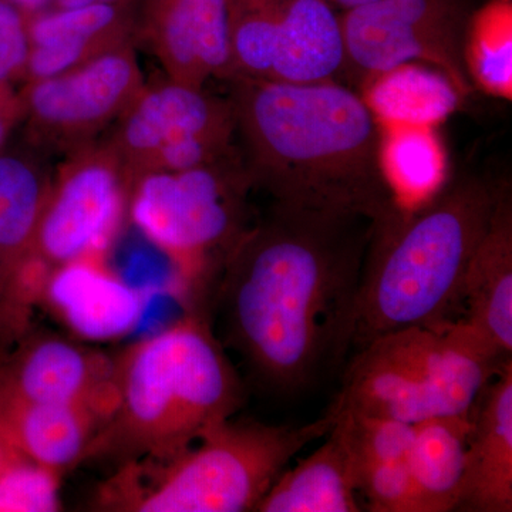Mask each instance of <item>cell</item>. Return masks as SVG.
Wrapping results in <instances>:
<instances>
[{
    "instance_id": "cell-1",
    "label": "cell",
    "mask_w": 512,
    "mask_h": 512,
    "mask_svg": "<svg viewBox=\"0 0 512 512\" xmlns=\"http://www.w3.org/2000/svg\"><path fill=\"white\" fill-rule=\"evenodd\" d=\"M373 225L272 201L229 251L211 295L214 332L266 389L301 392L345 362Z\"/></svg>"
},
{
    "instance_id": "cell-2",
    "label": "cell",
    "mask_w": 512,
    "mask_h": 512,
    "mask_svg": "<svg viewBox=\"0 0 512 512\" xmlns=\"http://www.w3.org/2000/svg\"><path fill=\"white\" fill-rule=\"evenodd\" d=\"M231 83L237 147L255 191L375 222L399 207L383 173V131L363 97L335 80Z\"/></svg>"
},
{
    "instance_id": "cell-3",
    "label": "cell",
    "mask_w": 512,
    "mask_h": 512,
    "mask_svg": "<svg viewBox=\"0 0 512 512\" xmlns=\"http://www.w3.org/2000/svg\"><path fill=\"white\" fill-rule=\"evenodd\" d=\"M501 187L464 175L375 222L353 305L349 353L387 333L456 320L468 265Z\"/></svg>"
},
{
    "instance_id": "cell-4",
    "label": "cell",
    "mask_w": 512,
    "mask_h": 512,
    "mask_svg": "<svg viewBox=\"0 0 512 512\" xmlns=\"http://www.w3.org/2000/svg\"><path fill=\"white\" fill-rule=\"evenodd\" d=\"M242 403L244 386L210 316L187 311L116 356V399L84 463L168 460Z\"/></svg>"
},
{
    "instance_id": "cell-5",
    "label": "cell",
    "mask_w": 512,
    "mask_h": 512,
    "mask_svg": "<svg viewBox=\"0 0 512 512\" xmlns=\"http://www.w3.org/2000/svg\"><path fill=\"white\" fill-rule=\"evenodd\" d=\"M335 421L330 409L302 426L228 419L168 460L114 468L94 491L93 510L256 511L292 458L313 441L325 439Z\"/></svg>"
},
{
    "instance_id": "cell-6",
    "label": "cell",
    "mask_w": 512,
    "mask_h": 512,
    "mask_svg": "<svg viewBox=\"0 0 512 512\" xmlns=\"http://www.w3.org/2000/svg\"><path fill=\"white\" fill-rule=\"evenodd\" d=\"M508 359L463 318L397 330L353 353L329 409L409 424L468 414Z\"/></svg>"
},
{
    "instance_id": "cell-7",
    "label": "cell",
    "mask_w": 512,
    "mask_h": 512,
    "mask_svg": "<svg viewBox=\"0 0 512 512\" xmlns=\"http://www.w3.org/2000/svg\"><path fill=\"white\" fill-rule=\"evenodd\" d=\"M255 191L239 151L184 171L138 175L131 221L170 259L187 311L208 313L222 264L254 222Z\"/></svg>"
},
{
    "instance_id": "cell-8",
    "label": "cell",
    "mask_w": 512,
    "mask_h": 512,
    "mask_svg": "<svg viewBox=\"0 0 512 512\" xmlns=\"http://www.w3.org/2000/svg\"><path fill=\"white\" fill-rule=\"evenodd\" d=\"M107 143L130 185L138 175L201 167L237 153L234 107L229 97L167 77L143 87Z\"/></svg>"
},
{
    "instance_id": "cell-9",
    "label": "cell",
    "mask_w": 512,
    "mask_h": 512,
    "mask_svg": "<svg viewBox=\"0 0 512 512\" xmlns=\"http://www.w3.org/2000/svg\"><path fill=\"white\" fill-rule=\"evenodd\" d=\"M69 157L50 181L33 239V276L45 292L57 272L106 249L128 211L130 181L109 143Z\"/></svg>"
},
{
    "instance_id": "cell-10",
    "label": "cell",
    "mask_w": 512,
    "mask_h": 512,
    "mask_svg": "<svg viewBox=\"0 0 512 512\" xmlns=\"http://www.w3.org/2000/svg\"><path fill=\"white\" fill-rule=\"evenodd\" d=\"M466 0H375L339 15L345 69L370 80L406 64L439 70L460 96L471 92L464 43Z\"/></svg>"
},
{
    "instance_id": "cell-11",
    "label": "cell",
    "mask_w": 512,
    "mask_h": 512,
    "mask_svg": "<svg viewBox=\"0 0 512 512\" xmlns=\"http://www.w3.org/2000/svg\"><path fill=\"white\" fill-rule=\"evenodd\" d=\"M229 9L234 77L320 83L345 69L339 15L323 0H229Z\"/></svg>"
},
{
    "instance_id": "cell-12",
    "label": "cell",
    "mask_w": 512,
    "mask_h": 512,
    "mask_svg": "<svg viewBox=\"0 0 512 512\" xmlns=\"http://www.w3.org/2000/svg\"><path fill=\"white\" fill-rule=\"evenodd\" d=\"M146 86L130 43L20 90L23 119L36 146L76 153L116 124Z\"/></svg>"
},
{
    "instance_id": "cell-13",
    "label": "cell",
    "mask_w": 512,
    "mask_h": 512,
    "mask_svg": "<svg viewBox=\"0 0 512 512\" xmlns=\"http://www.w3.org/2000/svg\"><path fill=\"white\" fill-rule=\"evenodd\" d=\"M0 394L90 407L106 421L116 399V356L62 336L28 332L0 356Z\"/></svg>"
},
{
    "instance_id": "cell-14",
    "label": "cell",
    "mask_w": 512,
    "mask_h": 512,
    "mask_svg": "<svg viewBox=\"0 0 512 512\" xmlns=\"http://www.w3.org/2000/svg\"><path fill=\"white\" fill-rule=\"evenodd\" d=\"M52 177L32 154H0V356L29 332L37 220Z\"/></svg>"
},
{
    "instance_id": "cell-15",
    "label": "cell",
    "mask_w": 512,
    "mask_h": 512,
    "mask_svg": "<svg viewBox=\"0 0 512 512\" xmlns=\"http://www.w3.org/2000/svg\"><path fill=\"white\" fill-rule=\"evenodd\" d=\"M147 39L168 79L198 89L234 79L229 0H158Z\"/></svg>"
},
{
    "instance_id": "cell-16",
    "label": "cell",
    "mask_w": 512,
    "mask_h": 512,
    "mask_svg": "<svg viewBox=\"0 0 512 512\" xmlns=\"http://www.w3.org/2000/svg\"><path fill=\"white\" fill-rule=\"evenodd\" d=\"M466 468L456 511H512V360L471 407Z\"/></svg>"
},
{
    "instance_id": "cell-17",
    "label": "cell",
    "mask_w": 512,
    "mask_h": 512,
    "mask_svg": "<svg viewBox=\"0 0 512 512\" xmlns=\"http://www.w3.org/2000/svg\"><path fill=\"white\" fill-rule=\"evenodd\" d=\"M103 423L90 407L22 402L0 394V439L60 477L84 464Z\"/></svg>"
},
{
    "instance_id": "cell-18",
    "label": "cell",
    "mask_w": 512,
    "mask_h": 512,
    "mask_svg": "<svg viewBox=\"0 0 512 512\" xmlns=\"http://www.w3.org/2000/svg\"><path fill=\"white\" fill-rule=\"evenodd\" d=\"M464 320L501 355L512 353V202L501 187L487 232L464 279Z\"/></svg>"
},
{
    "instance_id": "cell-19",
    "label": "cell",
    "mask_w": 512,
    "mask_h": 512,
    "mask_svg": "<svg viewBox=\"0 0 512 512\" xmlns=\"http://www.w3.org/2000/svg\"><path fill=\"white\" fill-rule=\"evenodd\" d=\"M25 80L49 79L128 43L119 9L93 3L35 16L28 22Z\"/></svg>"
},
{
    "instance_id": "cell-20",
    "label": "cell",
    "mask_w": 512,
    "mask_h": 512,
    "mask_svg": "<svg viewBox=\"0 0 512 512\" xmlns=\"http://www.w3.org/2000/svg\"><path fill=\"white\" fill-rule=\"evenodd\" d=\"M291 470L282 471L258 512H359V478L348 444L335 426Z\"/></svg>"
},
{
    "instance_id": "cell-21",
    "label": "cell",
    "mask_w": 512,
    "mask_h": 512,
    "mask_svg": "<svg viewBox=\"0 0 512 512\" xmlns=\"http://www.w3.org/2000/svg\"><path fill=\"white\" fill-rule=\"evenodd\" d=\"M470 427V413L431 417L414 424L407 467L419 512L456 511Z\"/></svg>"
},
{
    "instance_id": "cell-22",
    "label": "cell",
    "mask_w": 512,
    "mask_h": 512,
    "mask_svg": "<svg viewBox=\"0 0 512 512\" xmlns=\"http://www.w3.org/2000/svg\"><path fill=\"white\" fill-rule=\"evenodd\" d=\"M367 82V106L394 126L429 127L450 116L461 99L443 73L424 64H406Z\"/></svg>"
},
{
    "instance_id": "cell-23",
    "label": "cell",
    "mask_w": 512,
    "mask_h": 512,
    "mask_svg": "<svg viewBox=\"0 0 512 512\" xmlns=\"http://www.w3.org/2000/svg\"><path fill=\"white\" fill-rule=\"evenodd\" d=\"M382 167L399 205H414L440 188L444 158L439 140L421 126H394L383 134Z\"/></svg>"
},
{
    "instance_id": "cell-24",
    "label": "cell",
    "mask_w": 512,
    "mask_h": 512,
    "mask_svg": "<svg viewBox=\"0 0 512 512\" xmlns=\"http://www.w3.org/2000/svg\"><path fill=\"white\" fill-rule=\"evenodd\" d=\"M464 64L471 83L500 99L512 97V18L507 0L495 3L468 23Z\"/></svg>"
},
{
    "instance_id": "cell-25",
    "label": "cell",
    "mask_w": 512,
    "mask_h": 512,
    "mask_svg": "<svg viewBox=\"0 0 512 512\" xmlns=\"http://www.w3.org/2000/svg\"><path fill=\"white\" fill-rule=\"evenodd\" d=\"M62 477L37 466L0 439V512H56Z\"/></svg>"
},
{
    "instance_id": "cell-26",
    "label": "cell",
    "mask_w": 512,
    "mask_h": 512,
    "mask_svg": "<svg viewBox=\"0 0 512 512\" xmlns=\"http://www.w3.org/2000/svg\"><path fill=\"white\" fill-rule=\"evenodd\" d=\"M333 413L336 416L335 427L348 444L356 471L366 464L407 461L414 424L370 414Z\"/></svg>"
},
{
    "instance_id": "cell-27",
    "label": "cell",
    "mask_w": 512,
    "mask_h": 512,
    "mask_svg": "<svg viewBox=\"0 0 512 512\" xmlns=\"http://www.w3.org/2000/svg\"><path fill=\"white\" fill-rule=\"evenodd\" d=\"M359 493L373 512H419L407 461L366 464L357 468Z\"/></svg>"
},
{
    "instance_id": "cell-28",
    "label": "cell",
    "mask_w": 512,
    "mask_h": 512,
    "mask_svg": "<svg viewBox=\"0 0 512 512\" xmlns=\"http://www.w3.org/2000/svg\"><path fill=\"white\" fill-rule=\"evenodd\" d=\"M29 49L25 16L8 0H0V84L25 79Z\"/></svg>"
},
{
    "instance_id": "cell-29",
    "label": "cell",
    "mask_w": 512,
    "mask_h": 512,
    "mask_svg": "<svg viewBox=\"0 0 512 512\" xmlns=\"http://www.w3.org/2000/svg\"><path fill=\"white\" fill-rule=\"evenodd\" d=\"M22 119V97L15 84H0V154Z\"/></svg>"
},
{
    "instance_id": "cell-30",
    "label": "cell",
    "mask_w": 512,
    "mask_h": 512,
    "mask_svg": "<svg viewBox=\"0 0 512 512\" xmlns=\"http://www.w3.org/2000/svg\"><path fill=\"white\" fill-rule=\"evenodd\" d=\"M13 6H16L20 12L37 13L40 12L50 0H8Z\"/></svg>"
},
{
    "instance_id": "cell-31",
    "label": "cell",
    "mask_w": 512,
    "mask_h": 512,
    "mask_svg": "<svg viewBox=\"0 0 512 512\" xmlns=\"http://www.w3.org/2000/svg\"><path fill=\"white\" fill-rule=\"evenodd\" d=\"M323 2L328 3L335 10L346 12V10L355 9L357 6L366 5V3L375 2V0H323Z\"/></svg>"
},
{
    "instance_id": "cell-32",
    "label": "cell",
    "mask_w": 512,
    "mask_h": 512,
    "mask_svg": "<svg viewBox=\"0 0 512 512\" xmlns=\"http://www.w3.org/2000/svg\"><path fill=\"white\" fill-rule=\"evenodd\" d=\"M59 9L79 8V6L93 5V3H111L117 0H55Z\"/></svg>"
}]
</instances>
